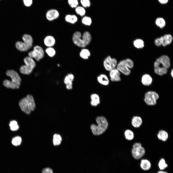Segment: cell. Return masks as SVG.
Listing matches in <instances>:
<instances>
[{"label": "cell", "instance_id": "cell-26", "mask_svg": "<svg viewBox=\"0 0 173 173\" xmlns=\"http://www.w3.org/2000/svg\"><path fill=\"white\" fill-rule=\"evenodd\" d=\"M62 139L61 136L59 134H55L53 136V143L55 146L59 145L61 143Z\"/></svg>", "mask_w": 173, "mask_h": 173}, {"label": "cell", "instance_id": "cell-20", "mask_svg": "<svg viewBox=\"0 0 173 173\" xmlns=\"http://www.w3.org/2000/svg\"><path fill=\"white\" fill-rule=\"evenodd\" d=\"M151 166V163L147 159L141 160L140 167L143 170L145 171L148 170L150 169Z\"/></svg>", "mask_w": 173, "mask_h": 173}, {"label": "cell", "instance_id": "cell-40", "mask_svg": "<svg viewBox=\"0 0 173 173\" xmlns=\"http://www.w3.org/2000/svg\"><path fill=\"white\" fill-rule=\"evenodd\" d=\"M159 2L161 4H165L167 3L169 0H158Z\"/></svg>", "mask_w": 173, "mask_h": 173}, {"label": "cell", "instance_id": "cell-10", "mask_svg": "<svg viewBox=\"0 0 173 173\" xmlns=\"http://www.w3.org/2000/svg\"><path fill=\"white\" fill-rule=\"evenodd\" d=\"M28 55V56L39 61L44 57V51L41 46L36 45L34 47L33 50L30 51Z\"/></svg>", "mask_w": 173, "mask_h": 173}, {"label": "cell", "instance_id": "cell-29", "mask_svg": "<svg viewBox=\"0 0 173 173\" xmlns=\"http://www.w3.org/2000/svg\"><path fill=\"white\" fill-rule=\"evenodd\" d=\"M156 25L161 28H163L166 25V22L164 19L162 18H157L155 21Z\"/></svg>", "mask_w": 173, "mask_h": 173}, {"label": "cell", "instance_id": "cell-25", "mask_svg": "<svg viewBox=\"0 0 173 173\" xmlns=\"http://www.w3.org/2000/svg\"><path fill=\"white\" fill-rule=\"evenodd\" d=\"M90 55V53L89 51L86 49H82L80 53V56L84 59H88Z\"/></svg>", "mask_w": 173, "mask_h": 173}, {"label": "cell", "instance_id": "cell-35", "mask_svg": "<svg viewBox=\"0 0 173 173\" xmlns=\"http://www.w3.org/2000/svg\"><path fill=\"white\" fill-rule=\"evenodd\" d=\"M82 23L86 25H90L92 23V21L91 18L88 16L84 17L82 19Z\"/></svg>", "mask_w": 173, "mask_h": 173}, {"label": "cell", "instance_id": "cell-41", "mask_svg": "<svg viewBox=\"0 0 173 173\" xmlns=\"http://www.w3.org/2000/svg\"><path fill=\"white\" fill-rule=\"evenodd\" d=\"M157 173H168L167 172L164 171L163 170H160Z\"/></svg>", "mask_w": 173, "mask_h": 173}, {"label": "cell", "instance_id": "cell-34", "mask_svg": "<svg viewBox=\"0 0 173 173\" xmlns=\"http://www.w3.org/2000/svg\"><path fill=\"white\" fill-rule=\"evenodd\" d=\"M9 126L10 129L12 131H15L17 130L19 128V126L17 122L15 120L11 121L9 124Z\"/></svg>", "mask_w": 173, "mask_h": 173}, {"label": "cell", "instance_id": "cell-22", "mask_svg": "<svg viewBox=\"0 0 173 173\" xmlns=\"http://www.w3.org/2000/svg\"><path fill=\"white\" fill-rule=\"evenodd\" d=\"M152 79L151 76L148 74L144 75L142 77V82L144 85L149 86L152 83Z\"/></svg>", "mask_w": 173, "mask_h": 173}, {"label": "cell", "instance_id": "cell-8", "mask_svg": "<svg viewBox=\"0 0 173 173\" xmlns=\"http://www.w3.org/2000/svg\"><path fill=\"white\" fill-rule=\"evenodd\" d=\"M133 66V61L129 59H127L122 60L117 63L116 68L120 73L128 75L131 73L130 68H132Z\"/></svg>", "mask_w": 173, "mask_h": 173}, {"label": "cell", "instance_id": "cell-24", "mask_svg": "<svg viewBox=\"0 0 173 173\" xmlns=\"http://www.w3.org/2000/svg\"><path fill=\"white\" fill-rule=\"evenodd\" d=\"M65 19L66 22L73 24L77 21L78 18L74 15L68 14L65 16Z\"/></svg>", "mask_w": 173, "mask_h": 173}, {"label": "cell", "instance_id": "cell-15", "mask_svg": "<svg viewBox=\"0 0 173 173\" xmlns=\"http://www.w3.org/2000/svg\"><path fill=\"white\" fill-rule=\"evenodd\" d=\"M59 15V13L58 11L55 9L49 10L46 14V18L49 21H52L57 19Z\"/></svg>", "mask_w": 173, "mask_h": 173}, {"label": "cell", "instance_id": "cell-3", "mask_svg": "<svg viewBox=\"0 0 173 173\" xmlns=\"http://www.w3.org/2000/svg\"><path fill=\"white\" fill-rule=\"evenodd\" d=\"M91 36L88 31L84 32L82 35L79 31L75 32L73 34L72 40L74 43L77 46L84 47L88 45L91 40Z\"/></svg>", "mask_w": 173, "mask_h": 173}, {"label": "cell", "instance_id": "cell-11", "mask_svg": "<svg viewBox=\"0 0 173 173\" xmlns=\"http://www.w3.org/2000/svg\"><path fill=\"white\" fill-rule=\"evenodd\" d=\"M159 98L158 94L156 92L149 91L145 94L144 100L148 105H153L156 104V100Z\"/></svg>", "mask_w": 173, "mask_h": 173}, {"label": "cell", "instance_id": "cell-2", "mask_svg": "<svg viewBox=\"0 0 173 173\" xmlns=\"http://www.w3.org/2000/svg\"><path fill=\"white\" fill-rule=\"evenodd\" d=\"M6 75L9 77L11 80H5L3 82L4 86L8 88L15 89L19 88L20 86L21 78L18 73L13 70H7L6 72Z\"/></svg>", "mask_w": 173, "mask_h": 173}, {"label": "cell", "instance_id": "cell-28", "mask_svg": "<svg viewBox=\"0 0 173 173\" xmlns=\"http://www.w3.org/2000/svg\"><path fill=\"white\" fill-rule=\"evenodd\" d=\"M133 44L135 47L138 49L143 48L144 46V43L141 39H138L135 40Z\"/></svg>", "mask_w": 173, "mask_h": 173}, {"label": "cell", "instance_id": "cell-30", "mask_svg": "<svg viewBox=\"0 0 173 173\" xmlns=\"http://www.w3.org/2000/svg\"><path fill=\"white\" fill-rule=\"evenodd\" d=\"M159 167L161 170H163L167 168L168 167V164L166 163L165 159L162 158L159 161L158 164Z\"/></svg>", "mask_w": 173, "mask_h": 173}, {"label": "cell", "instance_id": "cell-4", "mask_svg": "<svg viewBox=\"0 0 173 173\" xmlns=\"http://www.w3.org/2000/svg\"><path fill=\"white\" fill-rule=\"evenodd\" d=\"M19 105L21 110L28 114L34 110L36 106L34 98L30 94L21 99L19 101Z\"/></svg>", "mask_w": 173, "mask_h": 173}, {"label": "cell", "instance_id": "cell-1", "mask_svg": "<svg viewBox=\"0 0 173 173\" xmlns=\"http://www.w3.org/2000/svg\"><path fill=\"white\" fill-rule=\"evenodd\" d=\"M170 66V60L167 56L164 55L158 58L154 64L155 73L160 75L166 74Z\"/></svg>", "mask_w": 173, "mask_h": 173}, {"label": "cell", "instance_id": "cell-27", "mask_svg": "<svg viewBox=\"0 0 173 173\" xmlns=\"http://www.w3.org/2000/svg\"><path fill=\"white\" fill-rule=\"evenodd\" d=\"M45 52L49 57H52L56 54V51L53 47H48L45 50Z\"/></svg>", "mask_w": 173, "mask_h": 173}, {"label": "cell", "instance_id": "cell-36", "mask_svg": "<svg viewBox=\"0 0 173 173\" xmlns=\"http://www.w3.org/2000/svg\"><path fill=\"white\" fill-rule=\"evenodd\" d=\"M78 0H68V3L70 6L73 8H76L78 6Z\"/></svg>", "mask_w": 173, "mask_h": 173}, {"label": "cell", "instance_id": "cell-39", "mask_svg": "<svg viewBox=\"0 0 173 173\" xmlns=\"http://www.w3.org/2000/svg\"><path fill=\"white\" fill-rule=\"evenodd\" d=\"M53 170L50 168H44L42 171V173H52Z\"/></svg>", "mask_w": 173, "mask_h": 173}, {"label": "cell", "instance_id": "cell-14", "mask_svg": "<svg viewBox=\"0 0 173 173\" xmlns=\"http://www.w3.org/2000/svg\"><path fill=\"white\" fill-rule=\"evenodd\" d=\"M109 72L110 79L111 81L117 82L121 81L120 73L116 68Z\"/></svg>", "mask_w": 173, "mask_h": 173}, {"label": "cell", "instance_id": "cell-38", "mask_svg": "<svg viewBox=\"0 0 173 173\" xmlns=\"http://www.w3.org/2000/svg\"><path fill=\"white\" fill-rule=\"evenodd\" d=\"M25 5L29 7L31 6L32 3V0H23Z\"/></svg>", "mask_w": 173, "mask_h": 173}, {"label": "cell", "instance_id": "cell-32", "mask_svg": "<svg viewBox=\"0 0 173 173\" xmlns=\"http://www.w3.org/2000/svg\"><path fill=\"white\" fill-rule=\"evenodd\" d=\"M126 138L129 140H132L134 137V134L133 132L130 130H127L124 132Z\"/></svg>", "mask_w": 173, "mask_h": 173}, {"label": "cell", "instance_id": "cell-21", "mask_svg": "<svg viewBox=\"0 0 173 173\" xmlns=\"http://www.w3.org/2000/svg\"><path fill=\"white\" fill-rule=\"evenodd\" d=\"M142 122V119L141 117L138 116H135L132 119L131 124L134 127L138 128L140 126Z\"/></svg>", "mask_w": 173, "mask_h": 173}, {"label": "cell", "instance_id": "cell-33", "mask_svg": "<svg viewBox=\"0 0 173 173\" xmlns=\"http://www.w3.org/2000/svg\"><path fill=\"white\" fill-rule=\"evenodd\" d=\"M22 141V138L21 137L19 136H17L12 139V143L13 145L15 146H18L21 144Z\"/></svg>", "mask_w": 173, "mask_h": 173}, {"label": "cell", "instance_id": "cell-43", "mask_svg": "<svg viewBox=\"0 0 173 173\" xmlns=\"http://www.w3.org/2000/svg\"></svg>", "mask_w": 173, "mask_h": 173}, {"label": "cell", "instance_id": "cell-31", "mask_svg": "<svg viewBox=\"0 0 173 173\" xmlns=\"http://www.w3.org/2000/svg\"><path fill=\"white\" fill-rule=\"evenodd\" d=\"M75 11L77 14L81 16H84L86 12L84 8L82 6H77L75 8Z\"/></svg>", "mask_w": 173, "mask_h": 173}, {"label": "cell", "instance_id": "cell-23", "mask_svg": "<svg viewBox=\"0 0 173 173\" xmlns=\"http://www.w3.org/2000/svg\"><path fill=\"white\" fill-rule=\"evenodd\" d=\"M157 136L159 140L163 141H166L168 138V133L166 131L161 130L159 131Z\"/></svg>", "mask_w": 173, "mask_h": 173}, {"label": "cell", "instance_id": "cell-42", "mask_svg": "<svg viewBox=\"0 0 173 173\" xmlns=\"http://www.w3.org/2000/svg\"><path fill=\"white\" fill-rule=\"evenodd\" d=\"M171 76L172 77H173V69L172 70H171Z\"/></svg>", "mask_w": 173, "mask_h": 173}, {"label": "cell", "instance_id": "cell-12", "mask_svg": "<svg viewBox=\"0 0 173 173\" xmlns=\"http://www.w3.org/2000/svg\"><path fill=\"white\" fill-rule=\"evenodd\" d=\"M173 40V38L171 35L166 34L156 39L154 41V43L157 46L162 45L163 46H165L170 44Z\"/></svg>", "mask_w": 173, "mask_h": 173}, {"label": "cell", "instance_id": "cell-19", "mask_svg": "<svg viewBox=\"0 0 173 173\" xmlns=\"http://www.w3.org/2000/svg\"><path fill=\"white\" fill-rule=\"evenodd\" d=\"M90 104L92 106H96L100 103V97L99 95L96 93H93L90 96Z\"/></svg>", "mask_w": 173, "mask_h": 173}, {"label": "cell", "instance_id": "cell-18", "mask_svg": "<svg viewBox=\"0 0 173 173\" xmlns=\"http://www.w3.org/2000/svg\"><path fill=\"white\" fill-rule=\"evenodd\" d=\"M98 82L100 84L105 86L108 85L110 83L109 79L107 76L104 74H101L97 77Z\"/></svg>", "mask_w": 173, "mask_h": 173}, {"label": "cell", "instance_id": "cell-6", "mask_svg": "<svg viewBox=\"0 0 173 173\" xmlns=\"http://www.w3.org/2000/svg\"><path fill=\"white\" fill-rule=\"evenodd\" d=\"M22 38L23 42L18 41L15 43V46L19 50L21 51H28L32 46L33 40L30 35L25 34L23 35Z\"/></svg>", "mask_w": 173, "mask_h": 173}, {"label": "cell", "instance_id": "cell-9", "mask_svg": "<svg viewBox=\"0 0 173 173\" xmlns=\"http://www.w3.org/2000/svg\"><path fill=\"white\" fill-rule=\"evenodd\" d=\"M145 152L144 148L142 146L140 143L136 142L133 144L131 150V154L134 159L136 160L140 159L144 156Z\"/></svg>", "mask_w": 173, "mask_h": 173}, {"label": "cell", "instance_id": "cell-37", "mask_svg": "<svg viewBox=\"0 0 173 173\" xmlns=\"http://www.w3.org/2000/svg\"><path fill=\"white\" fill-rule=\"evenodd\" d=\"M80 2L84 8L88 7L91 6V2L89 0H80Z\"/></svg>", "mask_w": 173, "mask_h": 173}, {"label": "cell", "instance_id": "cell-7", "mask_svg": "<svg viewBox=\"0 0 173 173\" xmlns=\"http://www.w3.org/2000/svg\"><path fill=\"white\" fill-rule=\"evenodd\" d=\"M25 64L21 66L19 71L22 74L25 75L30 74L36 66V63L33 59L29 56L25 57L24 59Z\"/></svg>", "mask_w": 173, "mask_h": 173}, {"label": "cell", "instance_id": "cell-5", "mask_svg": "<svg viewBox=\"0 0 173 173\" xmlns=\"http://www.w3.org/2000/svg\"><path fill=\"white\" fill-rule=\"evenodd\" d=\"M96 120L98 125L92 124L91 126V129L94 135H100L104 133L107 129L108 123L105 118L103 116L98 117Z\"/></svg>", "mask_w": 173, "mask_h": 173}, {"label": "cell", "instance_id": "cell-13", "mask_svg": "<svg viewBox=\"0 0 173 173\" xmlns=\"http://www.w3.org/2000/svg\"><path fill=\"white\" fill-rule=\"evenodd\" d=\"M117 64V60L115 58H111L110 56L106 57L103 62L104 68L106 70L108 71L116 68Z\"/></svg>", "mask_w": 173, "mask_h": 173}, {"label": "cell", "instance_id": "cell-16", "mask_svg": "<svg viewBox=\"0 0 173 173\" xmlns=\"http://www.w3.org/2000/svg\"><path fill=\"white\" fill-rule=\"evenodd\" d=\"M74 78V75L71 73L68 74L65 77L64 82L66 85L67 88L68 90H71L73 88V82Z\"/></svg>", "mask_w": 173, "mask_h": 173}, {"label": "cell", "instance_id": "cell-17", "mask_svg": "<svg viewBox=\"0 0 173 173\" xmlns=\"http://www.w3.org/2000/svg\"><path fill=\"white\" fill-rule=\"evenodd\" d=\"M56 43V40L54 37L50 35L46 36L43 40L44 44L47 47H53Z\"/></svg>", "mask_w": 173, "mask_h": 173}]
</instances>
